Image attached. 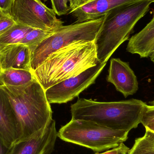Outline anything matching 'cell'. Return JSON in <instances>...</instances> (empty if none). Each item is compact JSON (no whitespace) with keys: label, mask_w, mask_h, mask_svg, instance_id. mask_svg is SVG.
<instances>
[{"label":"cell","mask_w":154,"mask_h":154,"mask_svg":"<svg viewBox=\"0 0 154 154\" xmlns=\"http://www.w3.org/2000/svg\"><path fill=\"white\" fill-rule=\"evenodd\" d=\"M14 0H0V10L10 13L11 8Z\"/></svg>","instance_id":"cell-23"},{"label":"cell","mask_w":154,"mask_h":154,"mask_svg":"<svg viewBox=\"0 0 154 154\" xmlns=\"http://www.w3.org/2000/svg\"><path fill=\"white\" fill-rule=\"evenodd\" d=\"M145 127L147 128L150 130H152V131L154 132V125L151 124V125H148L146 126Z\"/></svg>","instance_id":"cell-26"},{"label":"cell","mask_w":154,"mask_h":154,"mask_svg":"<svg viewBox=\"0 0 154 154\" xmlns=\"http://www.w3.org/2000/svg\"><path fill=\"white\" fill-rule=\"evenodd\" d=\"M57 133L56 122L52 119L44 131L14 143L8 154H51L55 147Z\"/></svg>","instance_id":"cell-9"},{"label":"cell","mask_w":154,"mask_h":154,"mask_svg":"<svg viewBox=\"0 0 154 154\" xmlns=\"http://www.w3.org/2000/svg\"><path fill=\"white\" fill-rule=\"evenodd\" d=\"M151 0H138L107 14L94 41L100 62L106 64L118 48L129 39L136 24L147 13Z\"/></svg>","instance_id":"cell-3"},{"label":"cell","mask_w":154,"mask_h":154,"mask_svg":"<svg viewBox=\"0 0 154 154\" xmlns=\"http://www.w3.org/2000/svg\"><path fill=\"white\" fill-rule=\"evenodd\" d=\"M138 0H95L69 13L81 23L97 19L125 5Z\"/></svg>","instance_id":"cell-12"},{"label":"cell","mask_w":154,"mask_h":154,"mask_svg":"<svg viewBox=\"0 0 154 154\" xmlns=\"http://www.w3.org/2000/svg\"><path fill=\"white\" fill-rule=\"evenodd\" d=\"M126 50L131 54H138L141 58L150 57L154 53V10L151 21L129 39Z\"/></svg>","instance_id":"cell-14"},{"label":"cell","mask_w":154,"mask_h":154,"mask_svg":"<svg viewBox=\"0 0 154 154\" xmlns=\"http://www.w3.org/2000/svg\"><path fill=\"white\" fill-rule=\"evenodd\" d=\"M99 62L94 41L77 42L53 52L32 72L34 79L46 91Z\"/></svg>","instance_id":"cell-1"},{"label":"cell","mask_w":154,"mask_h":154,"mask_svg":"<svg viewBox=\"0 0 154 154\" xmlns=\"http://www.w3.org/2000/svg\"><path fill=\"white\" fill-rule=\"evenodd\" d=\"M106 80L125 98L134 95L138 90L137 78L129 63L119 58L110 60Z\"/></svg>","instance_id":"cell-10"},{"label":"cell","mask_w":154,"mask_h":154,"mask_svg":"<svg viewBox=\"0 0 154 154\" xmlns=\"http://www.w3.org/2000/svg\"><path fill=\"white\" fill-rule=\"evenodd\" d=\"M53 32L32 29L26 34L20 44L27 46L30 50L32 54L37 47Z\"/></svg>","instance_id":"cell-18"},{"label":"cell","mask_w":154,"mask_h":154,"mask_svg":"<svg viewBox=\"0 0 154 154\" xmlns=\"http://www.w3.org/2000/svg\"><path fill=\"white\" fill-rule=\"evenodd\" d=\"M150 57L152 61V62L154 63V53H153V54L150 56Z\"/></svg>","instance_id":"cell-29"},{"label":"cell","mask_w":154,"mask_h":154,"mask_svg":"<svg viewBox=\"0 0 154 154\" xmlns=\"http://www.w3.org/2000/svg\"><path fill=\"white\" fill-rule=\"evenodd\" d=\"M152 3H154V0H151Z\"/></svg>","instance_id":"cell-31"},{"label":"cell","mask_w":154,"mask_h":154,"mask_svg":"<svg viewBox=\"0 0 154 154\" xmlns=\"http://www.w3.org/2000/svg\"><path fill=\"white\" fill-rule=\"evenodd\" d=\"M52 9L58 16L65 15L69 13L70 8L64 0H51Z\"/></svg>","instance_id":"cell-20"},{"label":"cell","mask_w":154,"mask_h":154,"mask_svg":"<svg viewBox=\"0 0 154 154\" xmlns=\"http://www.w3.org/2000/svg\"><path fill=\"white\" fill-rule=\"evenodd\" d=\"M147 105L140 100L100 102L79 98L70 107L72 119L92 121L114 130L130 131L141 123Z\"/></svg>","instance_id":"cell-2"},{"label":"cell","mask_w":154,"mask_h":154,"mask_svg":"<svg viewBox=\"0 0 154 154\" xmlns=\"http://www.w3.org/2000/svg\"><path fill=\"white\" fill-rule=\"evenodd\" d=\"M129 132L108 128L92 121L71 119L60 128L57 137L65 142L99 152L125 142Z\"/></svg>","instance_id":"cell-5"},{"label":"cell","mask_w":154,"mask_h":154,"mask_svg":"<svg viewBox=\"0 0 154 154\" xmlns=\"http://www.w3.org/2000/svg\"><path fill=\"white\" fill-rule=\"evenodd\" d=\"M8 94L20 131L18 141L29 138L46 129L52 119V109L45 90L35 79L19 95Z\"/></svg>","instance_id":"cell-4"},{"label":"cell","mask_w":154,"mask_h":154,"mask_svg":"<svg viewBox=\"0 0 154 154\" xmlns=\"http://www.w3.org/2000/svg\"><path fill=\"white\" fill-rule=\"evenodd\" d=\"M34 79L31 70L8 69L0 74V86L8 93L16 96L23 92Z\"/></svg>","instance_id":"cell-15"},{"label":"cell","mask_w":154,"mask_h":154,"mask_svg":"<svg viewBox=\"0 0 154 154\" xmlns=\"http://www.w3.org/2000/svg\"><path fill=\"white\" fill-rule=\"evenodd\" d=\"M106 16V14L97 19L58 28L32 53L31 71L40 66L53 52L68 45L77 42L94 41Z\"/></svg>","instance_id":"cell-6"},{"label":"cell","mask_w":154,"mask_h":154,"mask_svg":"<svg viewBox=\"0 0 154 154\" xmlns=\"http://www.w3.org/2000/svg\"><path fill=\"white\" fill-rule=\"evenodd\" d=\"M93 1L95 0H74L73 5L71 7H69L70 11L69 12L73 11L76 9L80 8L81 6L87 4L88 3L90 2Z\"/></svg>","instance_id":"cell-24"},{"label":"cell","mask_w":154,"mask_h":154,"mask_svg":"<svg viewBox=\"0 0 154 154\" xmlns=\"http://www.w3.org/2000/svg\"><path fill=\"white\" fill-rule=\"evenodd\" d=\"M42 1H44V2H47V1H48V0H42Z\"/></svg>","instance_id":"cell-32"},{"label":"cell","mask_w":154,"mask_h":154,"mask_svg":"<svg viewBox=\"0 0 154 154\" xmlns=\"http://www.w3.org/2000/svg\"><path fill=\"white\" fill-rule=\"evenodd\" d=\"M10 14L18 24L47 31H54L64 23L41 0H14Z\"/></svg>","instance_id":"cell-7"},{"label":"cell","mask_w":154,"mask_h":154,"mask_svg":"<svg viewBox=\"0 0 154 154\" xmlns=\"http://www.w3.org/2000/svg\"><path fill=\"white\" fill-rule=\"evenodd\" d=\"M64 1L66 4L68 5V3H69V7H71V6H72V5H73V2H74V0H64Z\"/></svg>","instance_id":"cell-27"},{"label":"cell","mask_w":154,"mask_h":154,"mask_svg":"<svg viewBox=\"0 0 154 154\" xmlns=\"http://www.w3.org/2000/svg\"><path fill=\"white\" fill-rule=\"evenodd\" d=\"M129 148L124 143L120 144L117 147L112 148L111 150H108L102 153H96L95 154H128Z\"/></svg>","instance_id":"cell-22"},{"label":"cell","mask_w":154,"mask_h":154,"mask_svg":"<svg viewBox=\"0 0 154 154\" xmlns=\"http://www.w3.org/2000/svg\"><path fill=\"white\" fill-rule=\"evenodd\" d=\"M149 105H151V106H154V99L153 100H152V101H149Z\"/></svg>","instance_id":"cell-30"},{"label":"cell","mask_w":154,"mask_h":154,"mask_svg":"<svg viewBox=\"0 0 154 154\" xmlns=\"http://www.w3.org/2000/svg\"><path fill=\"white\" fill-rule=\"evenodd\" d=\"M145 128L144 135L135 139L134 146L128 154H154V132Z\"/></svg>","instance_id":"cell-17"},{"label":"cell","mask_w":154,"mask_h":154,"mask_svg":"<svg viewBox=\"0 0 154 154\" xmlns=\"http://www.w3.org/2000/svg\"><path fill=\"white\" fill-rule=\"evenodd\" d=\"M3 70L8 69L31 70V51L21 44H13L0 48Z\"/></svg>","instance_id":"cell-13"},{"label":"cell","mask_w":154,"mask_h":154,"mask_svg":"<svg viewBox=\"0 0 154 154\" xmlns=\"http://www.w3.org/2000/svg\"><path fill=\"white\" fill-rule=\"evenodd\" d=\"M3 69L2 66V54L0 51V74L2 72Z\"/></svg>","instance_id":"cell-28"},{"label":"cell","mask_w":154,"mask_h":154,"mask_svg":"<svg viewBox=\"0 0 154 154\" xmlns=\"http://www.w3.org/2000/svg\"><path fill=\"white\" fill-rule=\"evenodd\" d=\"M10 149L5 145L0 136V154H8Z\"/></svg>","instance_id":"cell-25"},{"label":"cell","mask_w":154,"mask_h":154,"mask_svg":"<svg viewBox=\"0 0 154 154\" xmlns=\"http://www.w3.org/2000/svg\"><path fill=\"white\" fill-rule=\"evenodd\" d=\"M16 24L11 14L0 10V36Z\"/></svg>","instance_id":"cell-19"},{"label":"cell","mask_w":154,"mask_h":154,"mask_svg":"<svg viewBox=\"0 0 154 154\" xmlns=\"http://www.w3.org/2000/svg\"><path fill=\"white\" fill-rule=\"evenodd\" d=\"M0 136L8 148L19 141L21 136L17 117L8 93L1 86Z\"/></svg>","instance_id":"cell-11"},{"label":"cell","mask_w":154,"mask_h":154,"mask_svg":"<svg viewBox=\"0 0 154 154\" xmlns=\"http://www.w3.org/2000/svg\"><path fill=\"white\" fill-rule=\"evenodd\" d=\"M99 62L75 76L69 78L45 91L50 104H63L73 100L82 92L95 83L106 65Z\"/></svg>","instance_id":"cell-8"},{"label":"cell","mask_w":154,"mask_h":154,"mask_svg":"<svg viewBox=\"0 0 154 154\" xmlns=\"http://www.w3.org/2000/svg\"><path fill=\"white\" fill-rule=\"evenodd\" d=\"M141 124L145 127L151 124L154 125V106L146 105Z\"/></svg>","instance_id":"cell-21"},{"label":"cell","mask_w":154,"mask_h":154,"mask_svg":"<svg viewBox=\"0 0 154 154\" xmlns=\"http://www.w3.org/2000/svg\"><path fill=\"white\" fill-rule=\"evenodd\" d=\"M32 29L17 23L0 36V48L20 44L26 34Z\"/></svg>","instance_id":"cell-16"}]
</instances>
